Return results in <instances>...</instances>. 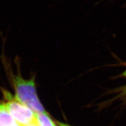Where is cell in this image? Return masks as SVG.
I'll list each match as a JSON object with an SVG mask.
<instances>
[{"instance_id": "6da1fadb", "label": "cell", "mask_w": 126, "mask_h": 126, "mask_svg": "<svg viewBox=\"0 0 126 126\" xmlns=\"http://www.w3.org/2000/svg\"><path fill=\"white\" fill-rule=\"evenodd\" d=\"M15 97L21 103L31 108L36 113L46 112L36 91L34 78L24 79L20 75L13 78Z\"/></svg>"}, {"instance_id": "7a4b0ae2", "label": "cell", "mask_w": 126, "mask_h": 126, "mask_svg": "<svg viewBox=\"0 0 126 126\" xmlns=\"http://www.w3.org/2000/svg\"><path fill=\"white\" fill-rule=\"evenodd\" d=\"M5 101L3 102L11 116L20 126H26L35 121L36 113L21 103L11 93L3 90Z\"/></svg>"}, {"instance_id": "3957f363", "label": "cell", "mask_w": 126, "mask_h": 126, "mask_svg": "<svg viewBox=\"0 0 126 126\" xmlns=\"http://www.w3.org/2000/svg\"><path fill=\"white\" fill-rule=\"evenodd\" d=\"M0 126H20L7 111L3 102L0 103Z\"/></svg>"}, {"instance_id": "277c9868", "label": "cell", "mask_w": 126, "mask_h": 126, "mask_svg": "<svg viewBox=\"0 0 126 126\" xmlns=\"http://www.w3.org/2000/svg\"><path fill=\"white\" fill-rule=\"evenodd\" d=\"M35 122L38 126H57L56 120H54L48 113H36Z\"/></svg>"}, {"instance_id": "5b68a950", "label": "cell", "mask_w": 126, "mask_h": 126, "mask_svg": "<svg viewBox=\"0 0 126 126\" xmlns=\"http://www.w3.org/2000/svg\"><path fill=\"white\" fill-rule=\"evenodd\" d=\"M56 122L57 126H72L67 123H65L60 122V121H58V120H56Z\"/></svg>"}, {"instance_id": "8992f818", "label": "cell", "mask_w": 126, "mask_h": 126, "mask_svg": "<svg viewBox=\"0 0 126 126\" xmlns=\"http://www.w3.org/2000/svg\"><path fill=\"white\" fill-rule=\"evenodd\" d=\"M38 126V125H37L35 121H34V122L32 123L28 124V126Z\"/></svg>"}, {"instance_id": "52a82bcc", "label": "cell", "mask_w": 126, "mask_h": 126, "mask_svg": "<svg viewBox=\"0 0 126 126\" xmlns=\"http://www.w3.org/2000/svg\"><path fill=\"white\" fill-rule=\"evenodd\" d=\"M122 77H124V78L126 79V69L125 70V71H124L123 72V74H122Z\"/></svg>"}]
</instances>
